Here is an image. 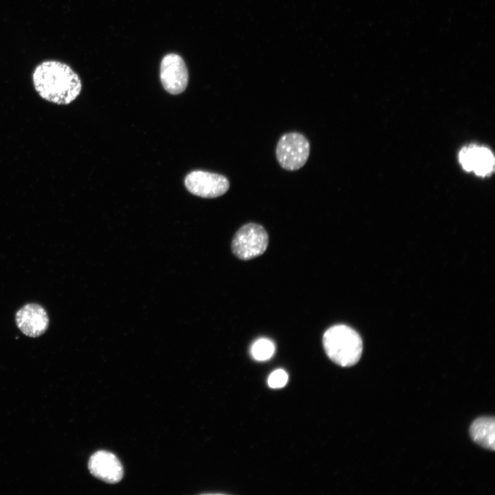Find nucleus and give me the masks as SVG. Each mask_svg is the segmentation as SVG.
Segmentation results:
<instances>
[{
	"instance_id": "nucleus-3",
	"label": "nucleus",
	"mask_w": 495,
	"mask_h": 495,
	"mask_svg": "<svg viewBox=\"0 0 495 495\" xmlns=\"http://www.w3.org/2000/svg\"><path fill=\"white\" fill-rule=\"evenodd\" d=\"M268 243L269 237L265 229L258 223H248L236 231L231 248L238 258L247 261L263 254Z\"/></svg>"
},
{
	"instance_id": "nucleus-4",
	"label": "nucleus",
	"mask_w": 495,
	"mask_h": 495,
	"mask_svg": "<svg viewBox=\"0 0 495 495\" xmlns=\"http://www.w3.org/2000/svg\"><path fill=\"white\" fill-rule=\"evenodd\" d=\"M310 144L305 135L298 132L283 134L278 141L276 156L280 166L287 170H297L307 162Z\"/></svg>"
},
{
	"instance_id": "nucleus-6",
	"label": "nucleus",
	"mask_w": 495,
	"mask_h": 495,
	"mask_svg": "<svg viewBox=\"0 0 495 495\" xmlns=\"http://www.w3.org/2000/svg\"><path fill=\"white\" fill-rule=\"evenodd\" d=\"M160 80L164 89L171 94H179L186 89L188 72L184 59L179 55L170 53L162 58Z\"/></svg>"
},
{
	"instance_id": "nucleus-1",
	"label": "nucleus",
	"mask_w": 495,
	"mask_h": 495,
	"mask_svg": "<svg viewBox=\"0 0 495 495\" xmlns=\"http://www.w3.org/2000/svg\"><path fill=\"white\" fill-rule=\"evenodd\" d=\"M32 78L39 96L56 104L72 103L82 90V82L76 72L69 65L56 60L38 64Z\"/></svg>"
},
{
	"instance_id": "nucleus-2",
	"label": "nucleus",
	"mask_w": 495,
	"mask_h": 495,
	"mask_svg": "<svg viewBox=\"0 0 495 495\" xmlns=\"http://www.w3.org/2000/svg\"><path fill=\"white\" fill-rule=\"evenodd\" d=\"M322 344L329 359L341 366H353L362 355V338L347 325L337 324L327 329L322 336Z\"/></svg>"
},
{
	"instance_id": "nucleus-10",
	"label": "nucleus",
	"mask_w": 495,
	"mask_h": 495,
	"mask_svg": "<svg viewBox=\"0 0 495 495\" xmlns=\"http://www.w3.org/2000/svg\"><path fill=\"white\" fill-rule=\"evenodd\" d=\"M494 164V156L488 148L473 145L471 170L478 175L484 176L492 170Z\"/></svg>"
},
{
	"instance_id": "nucleus-11",
	"label": "nucleus",
	"mask_w": 495,
	"mask_h": 495,
	"mask_svg": "<svg viewBox=\"0 0 495 495\" xmlns=\"http://www.w3.org/2000/svg\"><path fill=\"white\" fill-rule=\"evenodd\" d=\"M275 351V345L267 338H259L251 346L252 356L256 360L265 361L272 357Z\"/></svg>"
},
{
	"instance_id": "nucleus-7",
	"label": "nucleus",
	"mask_w": 495,
	"mask_h": 495,
	"mask_svg": "<svg viewBox=\"0 0 495 495\" xmlns=\"http://www.w3.org/2000/svg\"><path fill=\"white\" fill-rule=\"evenodd\" d=\"M16 323L21 331L32 338L38 337L49 326V317L45 309L36 303H28L16 314Z\"/></svg>"
},
{
	"instance_id": "nucleus-12",
	"label": "nucleus",
	"mask_w": 495,
	"mask_h": 495,
	"mask_svg": "<svg viewBox=\"0 0 495 495\" xmlns=\"http://www.w3.org/2000/svg\"><path fill=\"white\" fill-rule=\"evenodd\" d=\"M288 380L287 373L283 369H277L271 373L268 378V385L273 388L284 386Z\"/></svg>"
},
{
	"instance_id": "nucleus-8",
	"label": "nucleus",
	"mask_w": 495,
	"mask_h": 495,
	"mask_svg": "<svg viewBox=\"0 0 495 495\" xmlns=\"http://www.w3.org/2000/svg\"><path fill=\"white\" fill-rule=\"evenodd\" d=\"M88 468L95 477L109 483H118L123 476L120 461L108 451L100 450L94 453L89 460Z\"/></svg>"
},
{
	"instance_id": "nucleus-5",
	"label": "nucleus",
	"mask_w": 495,
	"mask_h": 495,
	"mask_svg": "<svg viewBox=\"0 0 495 495\" xmlns=\"http://www.w3.org/2000/svg\"><path fill=\"white\" fill-rule=\"evenodd\" d=\"M184 184L190 193L204 198L220 197L230 188L229 180L226 176L201 170L188 173Z\"/></svg>"
},
{
	"instance_id": "nucleus-9",
	"label": "nucleus",
	"mask_w": 495,
	"mask_h": 495,
	"mask_svg": "<svg viewBox=\"0 0 495 495\" xmlns=\"http://www.w3.org/2000/svg\"><path fill=\"white\" fill-rule=\"evenodd\" d=\"M472 440L479 446L494 450L495 421L494 417H481L476 419L470 428Z\"/></svg>"
}]
</instances>
